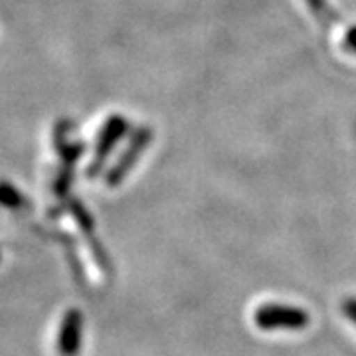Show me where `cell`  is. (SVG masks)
Segmentation results:
<instances>
[{
    "label": "cell",
    "instance_id": "cell-1",
    "mask_svg": "<svg viewBox=\"0 0 356 356\" xmlns=\"http://www.w3.org/2000/svg\"><path fill=\"white\" fill-rule=\"evenodd\" d=\"M254 321L261 331H301L309 327L311 315L299 307L267 303L255 311Z\"/></svg>",
    "mask_w": 356,
    "mask_h": 356
},
{
    "label": "cell",
    "instance_id": "cell-2",
    "mask_svg": "<svg viewBox=\"0 0 356 356\" xmlns=\"http://www.w3.org/2000/svg\"><path fill=\"white\" fill-rule=\"evenodd\" d=\"M151 143H153V129L151 127H139L131 135L123 154L117 159V163L109 168V172L105 177V182H107L109 188L119 186L125 180V177L133 170V166L137 165V161L143 156V153L147 151V147Z\"/></svg>",
    "mask_w": 356,
    "mask_h": 356
},
{
    "label": "cell",
    "instance_id": "cell-3",
    "mask_svg": "<svg viewBox=\"0 0 356 356\" xmlns=\"http://www.w3.org/2000/svg\"><path fill=\"white\" fill-rule=\"evenodd\" d=\"M129 133V121L123 115H113L107 119V123L103 125L102 135L97 139V147H95V154L93 161L88 168L89 177H95L102 172V168L107 163V159L111 156L113 149L117 147V143L123 139Z\"/></svg>",
    "mask_w": 356,
    "mask_h": 356
},
{
    "label": "cell",
    "instance_id": "cell-4",
    "mask_svg": "<svg viewBox=\"0 0 356 356\" xmlns=\"http://www.w3.org/2000/svg\"><path fill=\"white\" fill-rule=\"evenodd\" d=\"M83 339V315L79 309H70L62 317L58 331V353L62 356H77Z\"/></svg>",
    "mask_w": 356,
    "mask_h": 356
},
{
    "label": "cell",
    "instance_id": "cell-5",
    "mask_svg": "<svg viewBox=\"0 0 356 356\" xmlns=\"http://www.w3.org/2000/svg\"><path fill=\"white\" fill-rule=\"evenodd\" d=\"M22 194L16 191L14 186L6 184V182H0V204L2 206H8V208H16V206H22Z\"/></svg>",
    "mask_w": 356,
    "mask_h": 356
},
{
    "label": "cell",
    "instance_id": "cell-6",
    "mask_svg": "<svg viewBox=\"0 0 356 356\" xmlns=\"http://www.w3.org/2000/svg\"><path fill=\"white\" fill-rule=\"evenodd\" d=\"M343 313L356 325V297H346V299H344Z\"/></svg>",
    "mask_w": 356,
    "mask_h": 356
},
{
    "label": "cell",
    "instance_id": "cell-7",
    "mask_svg": "<svg viewBox=\"0 0 356 356\" xmlns=\"http://www.w3.org/2000/svg\"><path fill=\"white\" fill-rule=\"evenodd\" d=\"M307 4H309V8L315 14H318V16L327 10V2H325V0H307Z\"/></svg>",
    "mask_w": 356,
    "mask_h": 356
},
{
    "label": "cell",
    "instance_id": "cell-8",
    "mask_svg": "<svg viewBox=\"0 0 356 356\" xmlns=\"http://www.w3.org/2000/svg\"><path fill=\"white\" fill-rule=\"evenodd\" d=\"M346 48L356 54V28H353V30L346 34Z\"/></svg>",
    "mask_w": 356,
    "mask_h": 356
}]
</instances>
